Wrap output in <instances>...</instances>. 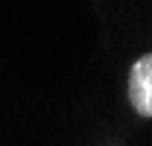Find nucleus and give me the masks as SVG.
Masks as SVG:
<instances>
[{
  "label": "nucleus",
  "mask_w": 152,
  "mask_h": 146,
  "mask_svg": "<svg viewBox=\"0 0 152 146\" xmlns=\"http://www.w3.org/2000/svg\"><path fill=\"white\" fill-rule=\"evenodd\" d=\"M129 96L137 114L152 117V53L140 55L129 73Z\"/></svg>",
  "instance_id": "nucleus-1"
}]
</instances>
